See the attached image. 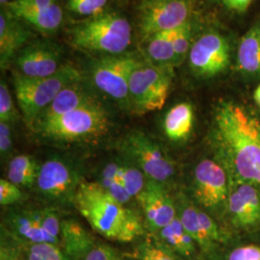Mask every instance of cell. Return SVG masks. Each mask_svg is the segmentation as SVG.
Returning a JSON list of instances; mask_svg holds the SVG:
<instances>
[{
	"label": "cell",
	"mask_w": 260,
	"mask_h": 260,
	"mask_svg": "<svg viewBox=\"0 0 260 260\" xmlns=\"http://www.w3.org/2000/svg\"><path fill=\"white\" fill-rule=\"evenodd\" d=\"M215 132L230 178L260 188V122L241 105L223 103L215 114Z\"/></svg>",
	"instance_id": "6da1fadb"
},
{
	"label": "cell",
	"mask_w": 260,
	"mask_h": 260,
	"mask_svg": "<svg viewBox=\"0 0 260 260\" xmlns=\"http://www.w3.org/2000/svg\"><path fill=\"white\" fill-rule=\"evenodd\" d=\"M74 205L93 232L106 239L127 243L143 234L139 216L117 201L100 182L82 181Z\"/></svg>",
	"instance_id": "7a4b0ae2"
},
{
	"label": "cell",
	"mask_w": 260,
	"mask_h": 260,
	"mask_svg": "<svg viewBox=\"0 0 260 260\" xmlns=\"http://www.w3.org/2000/svg\"><path fill=\"white\" fill-rule=\"evenodd\" d=\"M109 115L96 100L37 126L43 138L60 144L87 143L103 137L110 128Z\"/></svg>",
	"instance_id": "3957f363"
},
{
	"label": "cell",
	"mask_w": 260,
	"mask_h": 260,
	"mask_svg": "<svg viewBox=\"0 0 260 260\" xmlns=\"http://www.w3.org/2000/svg\"><path fill=\"white\" fill-rule=\"evenodd\" d=\"M131 33L127 19L116 13L103 12L72 28L70 42L85 51L118 55L129 47Z\"/></svg>",
	"instance_id": "277c9868"
},
{
	"label": "cell",
	"mask_w": 260,
	"mask_h": 260,
	"mask_svg": "<svg viewBox=\"0 0 260 260\" xmlns=\"http://www.w3.org/2000/svg\"><path fill=\"white\" fill-rule=\"evenodd\" d=\"M79 80L80 73L71 65H63L56 74L44 78H31L15 72V93L28 127L33 128L41 113L65 87Z\"/></svg>",
	"instance_id": "5b68a950"
},
{
	"label": "cell",
	"mask_w": 260,
	"mask_h": 260,
	"mask_svg": "<svg viewBox=\"0 0 260 260\" xmlns=\"http://www.w3.org/2000/svg\"><path fill=\"white\" fill-rule=\"evenodd\" d=\"M172 69L138 60L130 74V111L143 115L163 108L172 83Z\"/></svg>",
	"instance_id": "8992f818"
},
{
	"label": "cell",
	"mask_w": 260,
	"mask_h": 260,
	"mask_svg": "<svg viewBox=\"0 0 260 260\" xmlns=\"http://www.w3.org/2000/svg\"><path fill=\"white\" fill-rule=\"evenodd\" d=\"M120 149L123 159L139 168L149 180L166 185L176 173L175 163L166 151L141 131L125 135Z\"/></svg>",
	"instance_id": "52a82bcc"
},
{
	"label": "cell",
	"mask_w": 260,
	"mask_h": 260,
	"mask_svg": "<svg viewBox=\"0 0 260 260\" xmlns=\"http://www.w3.org/2000/svg\"><path fill=\"white\" fill-rule=\"evenodd\" d=\"M194 197L205 211L222 215L228 210L231 178L223 165L212 159L202 160L194 170Z\"/></svg>",
	"instance_id": "ba28073f"
},
{
	"label": "cell",
	"mask_w": 260,
	"mask_h": 260,
	"mask_svg": "<svg viewBox=\"0 0 260 260\" xmlns=\"http://www.w3.org/2000/svg\"><path fill=\"white\" fill-rule=\"evenodd\" d=\"M138 60L132 54L106 55L96 60L92 68L94 86L127 111H130V74Z\"/></svg>",
	"instance_id": "9c48e42d"
},
{
	"label": "cell",
	"mask_w": 260,
	"mask_h": 260,
	"mask_svg": "<svg viewBox=\"0 0 260 260\" xmlns=\"http://www.w3.org/2000/svg\"><path fill=\"white\" fill-rule=\"evenodd\" d=\"M192 0H146L140 7L139 28L144 41L182 26L192 14Z\"/></svg>",
	"instance_id": "30bf717a"
},
{
	"label": "cell",
	"mask_w": 260,
	"mask_h": 260,
	"mask_svg": "<svg viewBox=\"0 0 260 260\" xmlns=\"http://www.w3.org/2000/svg\"><path fill=\"white\" fill-rule=\"evenodd\" d=\"M81 182L74 168L65 160L55 157L40 165L35 187L47 200L67 204L74 203L75 193Z\"/></svg>",
	"instance_id": "8fae6325"
},
{
	"label": "cell",
	"mask_w": 260,
	"mask_h": 260,
	"mask_svg": "<svg viewBox=\"0 0 260 260\" xmlns=\"http://www.w3.org/2000/svg\"><path fill=\"white\" fill-rule=\"evenodd\" d=\"M189 62L199 76L209 78L220 75L231 62L230 45L218 33H205L190 48Z\"/></svg>",
	"instance_id": "7c38bea8"
},
{
	"label": "cell",
	"mask_w": 260,
	"mask_h": 260,
	"mask_svg": "<svg viewBox=\"0 0 260 260\" xmlns=\"http://www.w3.org/2000/svg\"><path fill=\"white\" fill-rule=\"evenodd\" d=\"M226 212L236 229L243 231L258 229L260 226L259 187L231 179V194Z\"/></svg>",
	"instance_id": "4fadbf2b"
},
{
	"label": "cell",
	"mask_w": 260,
	"mask_h": 260,
	"mask_svg": "<svg viewBox=\"0 0 260 260\" xmlns=\"http://www.w3.org/2000/svg\"><path fill=\"white\" fill-rule=\"evenodd\" d=\"M136 200L151 233H157L177 217V207L164 184L148 179Z\"/></svg>",
	"instance_id": "5bb4252c"
},
{
	"label": "cell",
	"mask_w": 260,
	"mask_h": 260,
	"mask_svg": "<svg viewBox=\"0 0 260 260\" xmlns=\"http://www.w3.org/2000/svg\"><path fill=\"white\" fill-rule=\"evenodd\" d=\"M177 211L186 232L204 251H210L223 241V233L210 214L186 200L179 201Z\"/></svg>",
	"instance_id": "9a60e30c"
},
{
	"label": "cell",
	"mask_w": 260,
	"mask_h": 260,
	"mask_svg": "<svg viewBox=\"0 0 260 260\" xmlns=\"http://www.w3.org/2000/svg\"><path fill=\"white\" fill-rule=\"evenodd\" d=\"M60 52L46 43H36L22 48L16 58L18 73L31 78H44L56 74L60 65Z\"/></svg>",
	"instance_id": "2e32d148"
},
{
	"label": "cell",
	"mask_w": 260,
	"mask_h": 260,
	"mask_svg": "<svg viewBox=\"0 0 260 260\" xmlns=\"http://www.w3.org/2000/svg\"><path fill=\"white\" fill-rule=\"evenodd\" d=\"M95 100L93 94L88 92L81 80L70 84L57 94L47 108L41 113L35 121L32 130L46 122L60 118L70 112L83 106Z\"/></svg>",
	"instance_id": "e0dca14e"
},
{
	"label": "cell",
	"mask_w": 260,
	"mask_h": 260,
	"mask_svg": "<svg viewBox=\"0 0 260 260\" xmlns=\"http://www.w3.org/2000/svg\"><path fill=\"white\" fill-rule=\"evenodd\" d=\"M6 223L10 237L17 241L51 243L56 245L59 243V240L49 236L43 230L36 209L15 211L8 216Z\"/></svg>",
	"instance_id": "ac0fdd59"
},
{
	"label": "cell",
	"mask_w": 260,
	"mask_h": 260,
	"mask_svg": "<svg viewBox=\"0 0 260 260\" xmlns=\"http://www.w3.org/2000/svg\"><path fill=\"white\" fill-rule=\"evenodd\" d=\"M31 33L8 10L0 14V64L6 68L11 59L25 45Z\"/></svg>",
	"instance_id": "d6986e66"
},
{
	"label": "cell",
	"mask_w": 260,
	"mask_h": 260,
	"mask_svg": "<svg viewBox=\"0 0 260 260\" xmlns=\"http://www.w3.org/2000/svg\"><path fill=\"white\" fill-rule=\"evenodd\" d=\"M17 19L25 21L29 25L44 34H51L60 27L63 21V11L58 4L46 9H24L7 7Z\"/></svg>",
	"instance_id": "ffe728a7"
},
{
	"label": "cell",
	"mask_w": 260,
	"mask_h": 260,
	"mask_svg": "<svg viewBox=\"0 0 260 260\" xmlns=\"http://www.w3.org/2000/svg\"><path fill=\"white\" fill-rule=\"evenodd\" d=\"M194 123V111L190 103H178L168 111L163 129L167 138L174 142L185 140L191 133Z\"/></svg>",
	"instance_id": "44dd1931"
},
{
	"label": "cell",
	"mask_w": 260,
	"mask_h": 260,
	"mask_svg": "<svg viewBox=\"0 0 260 260\" xmlns=\"http://www.w3.org/2000/svg\"><path fill=\"white\" fill-rule=\"evenodd\" d=\"M61 235L66 254L72 260H79L94 242L93 235L74 220H66L61 223Z\"/></svg>",
	"instance_id": "7402d4cb"
},
{
	"label": "cell",
	"mask_w": 260,
	"mask_h": 260,
	"mask_svg": "<svg viewBox=\"0 0 260 260\" xmlns=\"http://www.w3.org/2000/svg\"><path fill=\"white\" fill-rule=\"evenodd\" d=\"M174 31H164L149 37L146 42L147 57L149 63L161 68H174L178 65L173 44Z\"/></svg>",
	"instance_id": "603a6c76"
},
{
	"label": "cell",
	"mask_w": 260,
	"mask_h": 260,
	"mask_svg": "<svg viewBox=\"0 0 260 260\" xmlns=\"http://www.w3.org/2000/svg\"><path fill=\"white\" fill-rule=\"evenodd\" d=\"M159 238L174 252L191 257L196 251V242L186 232L178 216L157 233Z\"/></svg>",
	"instance_id": "cb8c5ba5"
},
{
	"label": "cell",
	"mask_w": 260,
	"mask_h": 260,
	"mask_svg": "<svg viewBox=\"0 0 260 260\" xmlns=\"http://www.w3.org/2000/svg\"><path fill=\"white\" fill-rule=\"evenodd\" d=\"M238 65L245 74L260 75V27L251 28L242 37L238 48Z\"/></svg>",
	"instance_id": "d4e9b609"
},
{
	"label": "cell",
	"mask_w": 260,
	"mask_h": 260,
	"mask_svg": "<svg viewBox=\"0 0 260 260\" xmlns=\"http://www.w3.org/2000/svg\"><path fill=\"white\" fill-rule=\"evenodd\" d=\"M40 165L35 158L28 154H19L10 160L7 178L14 184L31 189L36 185Z\"/></svg>",
	"instance_id": "484cf974"
},
{
	"label": "cell",
	"mask_w": 260,
	"mask_h": 260,
	"mask_svg": "<svg viewBox=\"0 0 260 260\" xmlns=\"http://www.w3.org/2000/svg\"><path fill=\"white\" fill-rule=\"evenodd\" d=\"M120 162L116 179L121 181L132 198L136 199L145 188L148 178L139 168L132 163L124 159Z\"/></svg>",
	"instance_id": "4316f807"
},
{
	"label": "cell",
	"mask_w": 260,
	"mask_h": 260,
	"mask_svg": "<svg viewBox=\"0 0 260 260\" xmlns=\"http://www.w3.org/2000/svg\"><path fill=\"white\" fill-rule=\"evenodd\" d=\"M15 241L18 243V245L21 249L36 254L43 260H72L66 254L65 251H62L56 244L28 243V242H20L17 240Z\"/></svg>",
	"instance_id": "83f0119b"
},
{
	"label": "cell",
	"mask_w": 260,
	"mask_h": 260,
	"mask_svg": "<svg viewBox=\"0 0 260 260\" xmlns=\"http://www.w3.org/2000/svg\"><path fill=\"white\" fill-rule=\"evenodd\" d=\"M108 0H67L68 8L82 17H95L103 14Z\"/></svg>",
	"instance_id": "f1b7e54d"
},
{
	"label": "cell",
	"mask_w": 260,
	"mask_h": 260,
	"mask_svg": "<svg viewBox=\"0 0 260 260\" xmlns=\"http://www.w3.org/2000/svg\"><path fill=\"white\" fill-rule=\"evenodd\" d=\"M192 24L190 21L186 22L182 26L176 29L173 35V44L176 51L177 63L180 64L188 53L190 48V42L192 37Z\"/></svg>",
	"instance_id": "f546056e"
},
{
	"label": "cell",
	"mask_w": 260,
	"mask_h": 260,
	"mask_svg": "<svg viewBox=\"0 0 260 260\" xmlns=\"http://www.w3.org/2000/svg\"><path fill=\"white\" fill-rule=\"evenodd\" d=\"M19 119V115L12 99L8 85L1 80L0 83V122L12 123Z\"/></svg>",
	"instance_id": "4dcf8cb0"
},
{
	"label": "cell",
	"mask_w": 260,
	"mask_h": 260,
	"mask_svg": "<svg viewBox=\"0 0 260 260\" xmlns=\"http://www.w3.org/2000/svg\"><path fill=\"white\" fill-rule=\"evenodd\" d=\"M140 260H177L174 251L164 243H147L140 251Z\"/></svg>",
	"instance_id": "1f68e13d"
},
{
	"label": "cell",
	"mask_w": 260,
	"mask_h": 260,
	"mask_svg": "<svg viewBox=\"0 0 260 260\" xmlns=\"http://www.w3.org/2000/svg\"><path fill=\"white\" fill-rule=\"evenodd\" d=\"M38 211V218L43 230L46 233L53 237L56 240H59V235L61 234V223L58 214L51 208H44Z\"/></svg>",
	"instance_id": "d6a6232c"
},
{
	"label": "cell",
	"mask_w": 260,
	"mask_h": 260,
	"mask_svg": "<svg viewBox=\"0 0 260 260\" xmlns=\"http://www.w3.org/2000/svg\"><path fill=\"white\" fill-rule=\"evenodd\" d=\"M79 260H124L111 246L95 241Z\"/></svg>",
	"instance_id": "836d02e7"
},
{
	"label": "cell",
	"mask_w": 260,
	"mask_h": 260,
	"mask_svg": "<svg viewBox=\"0 0 260 260\" xmlns=\"http://www.w3.org/2000/svg\"><path fill=\"white\" fill-rule=\"evenodd\" d=\"M24 199V194L20 187L6 178L0 179V205L2 206L14 205L21 202Z\"/></svg>",
	"instance_id": "e575fe53"
},
{
	"label": "cell",
	"mask_w": 260,
	"mask_h": 260,
	"mask_svg": "<svg viewBox=\"0 0 260 260\" xmlns=\"http://www.w3.org/2000/svg\"><path fill=\"white\" fill-rule=\"evenodd\" d=\"M100 183L111 194L117 201L122 205H126L133 199L126 191L121 181L116 178L101 177Z\"/></svg>",
	"instance_id": "d590c367"
},
{
	"label": "cell",
	"mask_w": 260,
	"mask_h": 260,
	"mask_svg": "<svg viewBox=\"0 0 260 260\" xmlns=\"http://www.w3.org/2000/svg\"><path fill=\"white\" fill-rule=\"evenodd\" d=\"M228 260H260V246L246 245L233 250Z\"/></svg>",
	"instance_id": "8d00e7d4"
},
{
	"label": "cell",
	"mask_w": 260,
	"mask_h": 260,
	"mask_svg": "<svg viewBox=\"0 0 260 260\" xmlns=\"http://www.w3.org/2000/svg\"><path fill=\"white\" fill-rule=\"evenodd\" d=\"M13 149V135L10 123L0 122V154L7 157Z\"/></svg>",
	"instance_id": "74e56055"
},
{
	"label": "cell",
	"mask_w": 260,
	"mask_h": 260,
	"mask_svg": "<svg viewBox=\"0 0 260 260\" xmlns=\"http://www.w3.org/2000/svg\"><path fill=\"white\" fill-rule=\"evenodd\" d=\"M56 4L54 0H14L7 5L11 8L46 9Z\"/></svg>",
	"instance_id": "f35d334b"
},
{
	"label": "cell",
	"mask_w": 260,
	"mask_h": 260,
	"mask_svg": "<svg viewBox=\"0 0 260 260\" xmlns=\"http://www.w3.org/2000/svg\"><path fill=\"white\" fill-rule=\"evenodd\" d=\"M228 9L243 13L249 8L252 0H220Z\"/></svg>",
	"instance_id": "ab89813d"
},
{
	"label": "cell",
	"mask_w": 260,
	"mask_h": 260,
	"mask_svg": "<svg viewBox=\"0 0 260 260\" xmlns=\"http://www.w3.org/2000/svg\"><path fill=\"white\" fill-rule=\"evenodd\" d=\"M253 99L255 101V103L260 105V84L257 86V88L255 89L254 93H253Z\"/></svg>",
	"instance_id": "60d3db41"
},
{
	"label": "cell",
	"mask_w": 260,
	"mask_h": 260,
	"mask_svg": "<svg viewBox=\"0 0 260 260\" xmlns=\"http://www.w3.org/2000/svg\"><path fill=\"white\" fill-rule=\"evenodd\" d=\"M10 2H12V0H0V3L2 6H7Z\"/></svg>",
	"instance_id": "b9f144b4"
}]
</instances>
